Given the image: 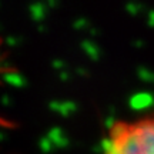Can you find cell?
Returning a JSON list of instances; mask_svg holds the SVG:
<instances>
[{
    "label": "cell",
    "mask_w": 154,
    "mask_h": 154,
    "mask_svg": "<svg viewBox=\"0 0 154 154\" xmlns=\"http://www.w3.org/2000/svg\"><path fill=\"white\" fill-rule=\"evenodd\" d=\"M69 77H70L69 72H66V70L60 72V80H61V82H67V80H69Z\"/></svg>",
    "instance_id": "cell-18"
},
{
    "label": "cell",
    "mask_w": 154,
    "mask_h": 154,
    "mask_svg": "<svg viewBox=\"0 0 154 154\" xmlns=\"http://www.w3.org/2000/svg\"><path fill=\"white\" fill-rule=\"evenodd\" d=\"M147 20H149V26H153V27H154V10H150L149 11Z\"/></svg>",
    "instance_id": "cell-17"
},
{
    "label": "cell",
    "mask_w": 154,
    "mask_h": 154,
    "mask_svg": "<svg viewBox=\"0 0 154 154\" xmlns=\"http://www.w3.org/2000/svg\"><path fill=\"white\" fill-rule=\"evenodd\" d=\"M140 9H141V6L134 3V2H130V3L126 5V11H128L130 14H137L138 11H140Z\"/></svg>",
    "instance_id": "cell-11"
},
{
    "label": "cell",
    "mask_w": 154,
    "mask_h": 154,
    "mask_svg": "<svg viewBox=\"0 0 154 154\" xmlns=\"http://www.w3.org/2000/svg\"><path fill=\"white\" fill-rule=\"evenodd\" d=\"M128 106L133 110H144L154 107V96L149 91H137L128 99Z\"/></svg>",
    "instance_id": "cell-1"
},
{
    "label": "cell",
    "mask_w": 154,
    "mask_h": 154,
    "mask_svg": "<svg viewBox=\"0 0 154 154\" xmlns=\"http://www.w3.org/2000/svg\"><path fill=\"white\" fill-rule=\"evenodd\" d=\"M82 49L86 51V54H87L91 60H97V59H99L100 51H99V49H97V46H96L93 42H90V40H83Z\"/></svg>",
    "instance_id": "cell-5"
},
{
    "label": "cell",
    "mask_w": 154,
    "mask_h": 154,
    "mask_svg": "<svg viewBox=\"0 0 154 154\" xmlns=\"http://www.w3.org/2000/svg\"><path fill=\"white\" fill-rule=\"evenodd\" d=\"M137 76L140 77L143 82L154 83V73L150 72L149 69H146V67H138L137 69Z\"/></svg>",
    "instance_id": "cell-8"
},
{
    "label": "cell",
    "mask_w": 154,
    "mask_h": 154,
    "mask_svg": "<svg viewBox=\"0 0 154 154\" xmlns=\"http://www.w3.org/2000/svg\"><path fill=\"white\" fill-rule=\"evenodd\" d=\"M38 146H40V150L43 151V153H49L50 150H51V147H53V143L49 140V137L46 136V137H42L40 138V143H38Z\"/></svg>",
    "instance_id": "cell-10"
},
{
    "label": "cell",
    "mask_w": 154,
    "mask_h": 154,
    "mask_svg": "<svg viewBox=\"0 0 154 154\" xmlns=\"http://www.w3.org/2000/svg\"><path fill=\"white\" fill-rule=\"evenodd\" d=\"M57 5H59V3H57L56 0H47V3H46V6H47V7H56Z\"/></svg>",
    "instance_id": "cell-19"
},
{
    "label": "cell",
    "mask_w": 154,
    "mask_h": 154,
    "mask_svg": "<svg viewBox=\"0 0 154 154\" xmlns=\"http://www.w3.org/2000/svg\"><path fill=\"white\" fill-rule=\"evenodd\" d=\"M38 30H40V32H44V26H43V24H40V26H38Z\"/></svg>",
    "instance_id": "cell-25"
},
{
    "label": "cell",
    "mask_w": 154,
    "mask_h": 154,
    "mask_svg": "<svg viewBox=\"0 0 154 154\" xmlns=\"http://www.w3.org/2000/svg\"><path fill=\"white\" fill-rule=\"evenodd\" d=\"M93 151H94V153H97V154L103 153V150H101V147H100V146H94V147H93Z\"/></svg>",
    "instance_id": "cell-22"
},
{
    "label": "cell",
    "mask_w": 154,
    "mask_h": 154,
    "mask_svg": "<svg viewBox=\"0 0 154 154\" xmlns=\"http://www.w3.org/2000/svg\"><path fill=\"white\" fill-rule=\"evenodd\" d=\"M5 137H6V134L5 133H2V134H0V140H5Z\"/></svg>",
    "instance_id": "cell-26"
},
{
    "label": "cell",
    "mask_w": 154,
    "mask_h": 154,
    "mask_svg": "<svg viewBox=\"0 0 154 154\" xmlns=\"http://www.w3.org/2000/svg\"><path fill=\"white\" fill-rule=\"evenodd\" d=\"M104 126L107 127V128H109V130H111V128H113V127L116 126V120H114V116H107V117H106L104 119Z\"/></svg>",
    "instance_id": "cell-12"
},
{
    "label": "cell",
    "mask_w": 154,
    "mask_h": 154,
    "mask_svg": "<svg viewBox=\"0 0 154 154\" xmlns=\"http://www.w3.org/2000/svg\"><path fill=\"white\" fill-rule=\"evenodd\" d=\"M3 79H5L6 83H9V84L14 86V87H22V86L26 84V79H24L22 74L13 72V70H9L7 73H5V74H3Z\"/></svg>",
    "instance_id": "cell-4"
},
{
    "label": "cell",
    "mask_w": 154,
    "mask_h": 154,
    "mask_svg": "<svg viewBox=\"0 0 154 154\" xmlns=\"http://www.w3.org/2000/svg\"><path fill=\"white\" fill-rule=\"evenodd\" d=\"M113 144H114V140L111 137H106V138H103L101 141H100V147H101V150H103V153H109L110 151V149L113 147Z\"/></svg>",
    "instance_id": "cell-9"
},
{
    "label": "cell",
    "mask_w": 154,
    "mask_h": 154,
    "mask_svg": "<svg viewBox=\"0 0 154 154\" xmlns=\"http://www.w3.org/2000/svg\"><path fill=\"white\" fill-rule=\"evenodd\" d=\"M90 34H91V36H96V34H97V30H96V29H90Z\"/></svg>",
    "instance_id": "cell-24"
},
{
    "label": "cell",
    "mask_w": 154,
    "mask_h": 154,
    "mask_svg": "<svg viewBox=\"0 0 154 154\" xmlns=\"http://www.w3.org/2000/svg\"><path fill=\"white\" fill-rule=\"evenodd\" d=\"M6 43H7V46H16V44H17V38L16 37H11V36H7V37H6Z\"/></svg>",
    "instance_id": "cell-16"
},
{
    "label": "cell",
    "mask_w": 154,
    "mask_h": 154,
    "mask_svg": "<svg viewBox=\"0 0 154 154\" xmlns=\"http://www.w3.org/2000/svg\"><path fill=\"white\" fill-rule=\"evenodd\" d=\"M133 46H134V47H141V46H143V42H141V40H136V42L133 43Z\"/></svg>",
    "instance_id": "cell-23"
},
{
    "label": "cell",
    "mask_w": 154,
    "mask_h": 154,
    "mask_svg": "<svg viewBox=\"0 0 154 154\" xmlns=\"http://www.w3.org/2000/svg\"><path fill=\"white\" fill-rule=\"evenodd\" d=\"M29 11H30V16H32L34 22H42L47 14V6L42 3V2H36V3L30 5Z\"/></svg>",
    "instance_id": "cell-3"
},
{
    "label": "cell",
    "mask_w": 154,
    "mask_h": 154,
    "mask_svg": "<svg viewBox=\"0 0 154 154\" xmlns=\"http://www.w3.org/2000/svg\"><path fill=\"white\" fill-rule=\"evenodd\" d=\"M60 104H61V101H56V100H53V101H50L49 103V109L59 113V110H60Z\"/></svg>",
    "instance_id": "cell-14"
},
{
    "label": "cell",
    "mask_w": 154,
    "mask_h": 154,
    "mask_svg": "<svg viewBox=\"0 0 154 154\" xmlns=\"http://www.w3.org/2000/svg\"><path fill=\"white\" fill-rule=\"evenodd\" d=\"M76 73H77V74H82V76H86V74H87V72H86L83 67H79V69H76Z\"/></svg>",
    "instance_id": "cell-20"
},
{
    "label": "cell",
    "mask_w": 154,
    "mask_h": 154,
    "mask_svg": "<svg viewBox=\"0 0 154 154\" xmlns=\"http://www.w3.org/2000/svg\"><path fill=\"white\" fill-rule=\"evenodd\" d=\"M128 128H130V127H127L126 124H123V123H116V126L110 130L111 138H113V140H120L121 137H124L127 134Z\"/></svg>",
    "instance_id": "cell-6"
},
{
    "label": "cell",
    "mask_w": 154,
    "mask_h": 154,
    "mask_svg": "<svg viewBox=\"0 0 154 154\" xmlns=\"http://www.w3.org/2000/svg\"><path fill=\"white\" fill-rule=\"evenodd\" d=\"M87 26V20L86 19H77V20H74V23H73V27L74 29H83Z\"/></svg>",
    "instance_id": "cell-13"
},
{
    "label": "cell",
    "mask_w": 154,
    "mask_h": 154,
    "mask_svg": "<svg viewBox=\"0 0 154 154\" xmlns=\"http://www.w3.org/2000/svg\"><path fill=\"white\" fill-rule=\"evenodd\" d=\"M47 137L53 143V146H57L59 149H64V147L69 146V138L63 134L61 128H59V127L50 128V131L47 133Z\"/></svg>",
    "instance_id": "cell-2"
},
{
    "label": "cell",
    "mask_w": 154,
    "mask_h": 154,
    "mask_svg": "<svg viewBox=\"0 0 154 154\" xmlns=\"http://www.w3.org/2000/svg\"><path fill=\"white\" fill-rule=\"evenodd\" d=\"M77 109V106L74 101H61L60 104V110H59V114H61L63 117H67V116H70L72 113H74Z\"/></svg>",
    "instance_id": "cell-7"
},
{
    "label": "cell",
    "mask_w": 154,
    "mask_h": 154,
    "mask_svg": "<svg viewBox=\"0 0 154 154\" xmlns=\"http://www.w3.org/2000/svg\"><path fill=\"white\" fill-rule=\"evenodd\" d=\"M53 67L57 69V70H61V72H63V69H64V63H63L61 60H59V59H56V60H53Z\"/></svg>",
    "instance_id": "cell-15"
},
{
    "label": "cell",
    "mask_w": 154,
    "mask_h": 154,
    "mask_svg": "<svg viewBox=\"0 0 154 154\" xmlns=\"http://www.w3.org/2000/svg\"><path fill=\"white\" fill-rule=\"evenodd\" d=\"M2 103H3L5 106H9V104H10V99H9L7 96H3V99H2Z\"/></svg>",
    "instance_id": "cell-21"
}]
</instances>
